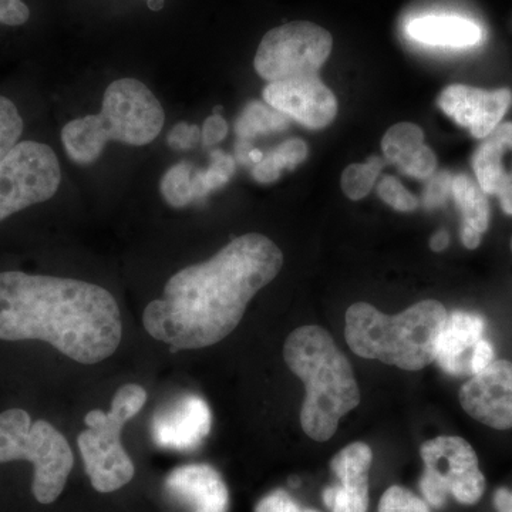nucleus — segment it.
I'll use <instances>...</instances> for the list:
<instances>
[{
  "label": "nucleus",
  "instance_id": "f257e3e1",
  "mask_svg": "<svg viewBox=\"0 0 512 512\" xmlns=\"http://www.w3.org/2000/svg\"><path fill=\"white\" fill-rule=\"evenodd\" d=\"M282 265L284 254L265 235L232 239L208 261L170 278L163 298L144 309V329L175 349L217 345L238 328L249 302L274 281Z\"/></svg>",
  "mask_w": 512,
  "mask_h": 512
},
{
  "label": "nucleus",
  "instance_id": "f03ea898",
  "mask_svg": "<svg viewBox=\"0 0 512 512\" xmlns=\"http://www.w3.org/2000/svg\"><path fill=\"white\" fill-rule=\"evenodd\" d=\"M123 320L107 289L77 279L0 271V342H42L82 365L119 349Z\"/></svg>",
  "mask_w": 512,
  "mask_h": 512
},
{
  "label": "nucleus",
  "instance_id": "7ed1b4c3",
  "mask_svg": "<svg viewBox=\"0 0 512 512\" xmlns=\"http://www.w3.org/2000/svg\"><path fill=\"white\" fill-rule=\"evenodd\" d=\"M284 359L293 375L305 383L302 429L315 441H326L339 421L360 403V390L349 360L328 330L302 326L286 339Z\"/></svg>",
  "mask_w": 512,
  "mask_h": 512
},
{
  "label": "nucleus",
  "instance_id": "20e7f679",
  "mask_svg": "<svg viewBox=\"0 0 512 512\" xmlns=\"http://www.w3.org/2000/svg\"><path fill=\"white\" fill-rule=\"evenodd\" d=\"M447 318L446 308L431 299L394 316L359 302L346 312L345 338L357 356L414 372L436 360L437 342Z\"/></svg>",
  "mask_w": 512,
  "mask_h": 512
},
{
  "label": "nucleus",
  "instance_id": "39448f33",
  "mask_svg": "<svg viewBox=\"0 0 512 512\" xmlns=\"http://www.w3.org/2000/svg\"><path fill=\"white\" fill-rule=\"evenodd\" d=\"M165 114L153 92L136 79L116 80L107 87L99 114L69 121L62 143L74 163L99 160L109 141L128 146H147L163 130Z\"/></svg>",
  "mask_w": 512,
  "mask_h": 512
},
{
  "label": "nucleus",
  "instance_id": "423d86ee",
  "mask_svg": "<svg viewBox=\"0 0 512 512\" xmlns=\"http://www.w3.org/2000/svg\"><path fill=\"white\" fill-rule=\"evenodd\" d=\"M29 463L32 494L39 504L55 503L74 466L69 441L45 419L33 420L22 407L0 412V464Z\"/></svg>",
  "mask_w": 512,
  "mask_h": 512
},
{
  "label": "nucleus",
  "instance_id": "0eeeda50",
  "mask_svg": "<svg viewBox=\"0 0 512 512\" xmlns=\"http://www.w3.org/2000/svg\"><path fill=\"white\" fill-rule=\"evenodd\" d=\"M146 402L144 387L128 383L114 394L110 412L93 410L86 414L87 430L77 437V446L90 483L99 493H113L133 480L136 467L121 444V431Z\"/></svg>",
  "mask_w": 512,
  "mask_h": 512
},
{
  "label": "nucleus",
  "instance_id": "6e6552de",
  "mask_svg": "<svg viewBox=\"0 0 512 512\" xmlns=\"http://www.w3.org/2000/svg\"><path fill=\"white\" fill-rule=\"evenodd\" d=\"M424 470L420 490L427 503L440 508L451 494L458 503H478L485 491V477L476 451L461 437L440 436L421 446Z\"/></svg>",
  "mask_w": 512,
  "mask_h": 512
},
{
  "label": "nucleus",
  "instance_id": "1a4fd4ad",
  "mask_svg": "<svg viewBox=\"0 0 512 512\" xmlns=\"http://www.w3.org/2000/svg\"><path fill=\"white\" fill-rule=\"evenodd\" d=\"M62 170L52 147L20 141L0 161V224L13 215L55 197Z\"/></svg>",
  "mask_w": 512,
  "mask_h": 512
},
{
  "label": "nucleus",
  "instance_id": "9d476101",
  "mask_svg": "<svg viewBox=\"0 0 512 512\" xmlns=\"http://www.w3.org/2000/svg\"><path fill=\"white\" fill-rule=\"evenodd\" d=\"M332 47L328 30L306 20H296L266 33L256 52L255 70L269 83L318 76Z\"/></svg>",
  "mask_w": 512,
  "mask_h": 512
},
{
  "label": "nucleus",
  "instance_id": "9b49d317",
  "mask_svg": "<svg viewBox=\"0 0 512 512\" xmlns=\"http://www.w3.org/2000/svg\"><path fill=\"white\" fill-rule=\"evenodd\" d=\"M264 99L268 106L312 130L328 127L338 114L335 94L318 76L269 83Z\"/></svg>",
  "mask_w": 512,
  "mask_h": 512
},
{
  "label": "nucleus",
  "instance_id": "f8f14e48",
  "mask_svg": "<svg viewBox=\"0 0 512 512\" xmlns=\"http://www.w3.org/2000/svg\"><path fill=\"white\" fill-rule=\"evenodd\" d=\"M458 397L473 419L491 429H512V363L495 360L471 376Z\"/></svg>",
  "mask_w": 512,
  "mask_h": 512
},
{
  "label": "nucleus",
  "instance_id": "ddd939ff",
  "mask_svg": "<svg viewBox=\"0 0 512 512\" xmlns=\"http://www.w3.org/2000/svg\"><path fill=\"white\" fill-rule=\"evenodd\" d=\"M437 104L458 126L467 128L471 136L484 140L500 126L511 107L512 93L508 89L485 92L476 87L453 84L441 92Z\"/></svg>",
  "mask_w": 512,
  "mask_h": 512
},
{
  "label": "nucleus",
  "instance_id": "4468645a",
  "mask_svg": "<svg viewBox=\"0 0 512 512\" xmlns=\"http://www.w3.org/2000/svg\"><path fill=\"white\" fill-rule=\"evenodd\" d=\"M211 426L207 402L195 394H185L156 413L151 436L164 450L194 451L207 439Z\"/></svg>",
  "mask_w": 512,
  "mask_h": 512
},
{
  "label": "nucleus",
  "instance_id": "2eb2a0df",
  "mask_svg": "<svg viewBox=\"0 0 512 512\" xmlns=\"http://www.w3.org/2000/svg\"><path fill=\"white\" fill-rule=\"evenodd\" d=\"M372 448L365 443H352L333 457L330 467L339 485L323 491V501L332 512H367L369 508V470Z\"/></svg>",
  "mask_w": 512,
  "mask_h": 512
},
{
  "label": "nucleus",
  "instance_id": "dca6fc26",
  "mask_svg": "<svg viewBox=\"0 0 512 512\" xmlns=\"http://www.w3.org/2000/svg\"><path fill=\"white\" fill-rule=\"evenodd\" d=\"M165 493L184 512H228L227 484L208 464L175 468L165 480Z\"/></svg>",
  "mask_w": 512,
  "mask_h": 512
},
{
  "label": "nucleus",
  "instance_id": "f3484780",
  "mask_svg": "<svg viewBox=\"0 0 512 512\" xmlns=\"http://www.w3.org/2000/svg\"><path fill=\"white\" fill-rule=\"evenodd\" d=\"M478 185L497 195L505 214L512 215V123L500 124L485 137L473 156Z\"/></svg>",
  "mask_w": 512,
  "mask_h": 512
},
{
  "label": "nucleus",
  "instance_id": "a211bd4d",
  "mask_svg": "<svg viewBox=\"0 0 512 512\" xmlns=\"http://www.w3.org/2000/svg\"><path fill=\"white\" fill-rule=\"evenodd\" d=\"M484 329V319L476 313H451L437 342L436 362L441 369L448 375L473 376L471 359Z\"/></svg>",
  "mask_w": 512,
  "mask_h": 512
},
{
  "label": "nucleus",
  "instance_id": "6ab92c4d",
  "mask_svg": "<svg viewBox=\"0 0 512 512\" xmlns=\"http://www.w3.org/2000/svg\"><path fill=\"white\" fill-rule=\"evenodd\" d=\"M407 35L429 46H476L483 39V30L473 20L460 16H423L407 23Z\"/></svg>",
  "mask_w": 512,
  "mask_h": 512
},
{
  "label": "nucleus",
  "instance_id": "aec40b11",
  "mask_svg": "<svg viewBox=\"0 0 512 512\" xmlns=\"http://www.w3.org/2000/svg\"><path fill=\"white\" fill-rule=\"evenodd\" d=\"M451 194L463 214L461 241L464 247L476 249L480 247L481 237L490 224L487 194L481 190L480 185L464 174L453 178Z\"/></svg>",
  "mask_w": 512,
  "mask_h": 512
},
{
  "label": "nucleus",
  "instance_id": "412c9836",
  "mask_svg": "<svg viewBox=\"0 0 512 512\" xmlns=\"http://www.w3.org/2000/svg\"><path fill=\"white\" fill-rule=\"evenodd\" d=\"M289 117L275 110L274 107L265 106L259 101H252L241 116L238 117L235 124V133L239 140L251 141L252 138L262 136V134L274 133V131H284L289 127Z\"/></svg>",
  "mask_w": 512,
  "mask_h": 512
},
{
  "label": "nucleus",
  "instance_id": "4be33fe9",
  "mask_svg": "<svg viewBox=\"0 0 512 512\" xmlns=\"http://www.w3.org/2000/svg\"><path fill=\"white\" fill-rule=\"evenodd\" d=\"M424 133L413 123L394 124L382 140L386 163L402 165L413 153L423 146Z\"/></svg>",
  "mask_w": 512,
  "mask_h": 512
},
{
  "label": "nucleus",
  "instance_id": "5701e85b",
  "mask_svg": "<svg viewBox=\"0 0 512 512\" xmlns=\"http://www.w3.org/2000/svg\"><path fill=\"white\" fill-rule=\"evenodd\" d=\"M194 165L183 161L173 165L161 178L164 200L173 208H184L195 202Z\"/></svg>",
  "mask_w": 512,
  "mask_h": 512
},
{
  "label": "nucleus",
  "instance_id": "b1692460",
  "mask_svg": "<svg viewBox=\"0 0 512 512\" xmlns=\"http://www.w3.org/2000/svg\"><path fill=\"white\" fill-rule=\"evenodd\" d=\"M386 160L372 157L366 164H352L343 171L342 190L353 201L362 200L375 188L377 177L382 173Z\"/></svg>",
  "mask_w": 512,
  "mask_h": 512
},
{
  "label": "nucleus",
  "instance_id": "393cba45",
  "mask_svg": "<svg viewBox=\"0 0 512 512\" xmlns=\"http://www.w3.org/2000/svg\"><path fill=\"white\" fill-rule=\"evenodd\" d=\"M25 123L15 101L0 94V161L20 143Z\"/></svg>",
  "mask_w": 512,
  "mask_h": 512
},
{
  "label": "nucleus",
  "instance_id": "a878e982",
  "mask_svg": "<svg viewBox=\"0 0 512 512\" xmlns=\"http://www.w3.org/2000/svg\"><path fill=\"white\" fill-rule=\"evenodd\" d=\"M235 173V160L224 151L214 150L211 153V164L207 170H197L198 184L202 192L210 195L212 191L220 190L228 184Z\"/></svg>",
  "mask_w": 512,
  "mask_h": 512
},
{
  "label": "nucleus",
  "instance_id": "bb28decb",
  "mask_svg": "<svg viewBox=\"0 0 512 512\" xmlns=\"http://www.w3.org/2000/svg\"><path fill=\"white\" fill-rule=\"evenodd\" d=\"M377 194L393 210L400 212H412L419 208L420 202L412 192L406 190L397 178L392 175L384 177L377 184Z\"/></svg>",
  "mask_w": 512,
  "mask_h": 512
},
{
  "label": "nucleus",
  "instance_id": "cd10ccee",
  "mask_svg": "<svg viewBox=\"0 0 512 512\" xmlns=\"http://www.w3.org/2000/svg\"><path fill=\"white\" fill-rule=\"evenodd\" d=\"M379 512H430V510L417 495L399 485H393L380 498Z\"/></svg>",
  "mask_w": 512,
  "mask_h": 512
},
{
  "label": "nucleus",
  "instance_id": "c85d7f7f",
  "mask_svg": "<svg viewBox=\"0 0 512 512\" xmlns=\"http://www.w3.org/2000/svg\"><path fill=\"white\" fill-rule=\"evenodd\" d=\"M272 163L279 171L295 170L299 164L308 158V146L305 141L299 138H291L285 141L281 146L275 148L274 151L268 154Z\"/></svg>",
  "mask_w": 512,
  "mask_h": 512
},
{
  "label": "nucleus",
  "instance_id": "c756f323",
  "mask_svg": "<svg viewBox=\"0 0 512 512\" xmlns=\"http://www.w3.org/2000/svg\"><path fill=\"white\" fill-rule=\"evenodd\" d=\"M437 168L436 154L433 153L430 147L421 146L416 153L407 158L400 170L410 177L419 178V180H426L434 174Z\"/></svg>",
  "mask_w": 512,
  "mask_h": 512
},
{
  "label": "nucleus",
  "instance_id": "7c9ffc66",
  "mask_svg": "<svg viewBox=\"0 0 512 512\" xmlns=\"http://www.w3.org/2000/svg\"><path fill=\"white\" fill-rule=\"evenodd\" d=\"M451 185H453V178H451L450 174L441 173L436 175V177L430 181L429 185H427L423 200L424 207L431 210V208L444 205L448 194L451 192Z\"/></svg>",
  "mask_w": 512,
  "mask_h": 512
},
{
  "label": "nucleus",
  "instance_id": "2f4dec72",
  "mask_svg": "<svg viewBox=\"0 0 512 512\" xmlns=\"http://www.w3.org/2000/svg\"><path fill=\"white\" fill-rule=\"evenodd\" d=\"M201 140L200 127L195 124L178 123L168 134L167 141L174 150H191Z\"/></svg>",
  "mask_w": 512,
  "mask_h": 512
},
{
  "label": "nucleus",
  "instance_id": "473e14b6",
  "mask_svg": "<svg viewBox=\"0 0 512 512\" xmlns=\"http://www.w3.org/2000/svg\"><path fill=\"white\" fill-rule=\"evenodd\" d=\"M30 19V9L23 0H0V25L22 26Z\"/></svg>",
  "mask_w": 512,
  "mask_h": 512
},
{
  "label": "nucleus",
  "instance_id": "72a5a7b5",
  "mask_svg": "<svg viewBox=\"0 0 512 512\" xmlns=\"http://www.w3.org/2000/svg\"><path fill=\"white\" fill-rule=\"evenodd\" d=\"M255 512H303L291 495L284 490H276L266 495L256 505Z\"/></svg>",
  "mask_w": 512,
  "mask_h": 512
},
{
  "label": "nucleus",
  "instance_id": "f704fd0d",
  "mask_svg": "<svg viewBox=\"0 0 512 512\" xmlns=\"http://www.w3.org/2000/svg\"><path fill=\"white\" fill-rule=\"evenodd\" d=\"M228 134V123L220 114L208 117L201 131V140L204 146L212 147L220 144Z\"/></svg>",
  "mask_w": 512,
  "mask_h": 512
},
{
  "label": "nucleus",
  "instance_id": "c9c22d12",
  "mask_svg": "<svg viewBox=\"0 0 512 512\" xmlns=\"http://www.w3.org/2000/svg\"><path fill=\"white\" fill-rule=\"evenodd\" d=\"M494 362V348L488 340L481 339L477 343L476 349H474L473 359H471V370H473V376L477 373L483 372L485 367L491 365Z\"/></svg>",
  "mask_w": 512,
  "mask_h": 512
},
{
  "label": "nucleus",
  "instance_id": "e433bc0d",
  "mask_svg": "<svg viewBox=\"0 0 512 512\" xmlns=\"http://www.w3.org/2000/svg\"><path fill=\"white\" fill-rule=\"evenodd\" d=\"M494 504L498 512H512V493L507 488H500L494 495Z\"/></svg>",
  "mask_w": 512,
  "mask_h": 512
},
{
  "label": "nucleus",
  "instance_id": "4c0bfd02",
  "mask_svg": "<svg viewBox=\"0 0 512 512\" xmlns=\"http://www.w3.org/2000/svg\"><path fill=\"white\" fill-rule=\"evenodd\" d=\"M252 146L251 141L247 140H239L237 143V148H235V153H237V160L241 164H249L251 160H249V153H251Z\"/></svg>",
  "mask_w": 512,
  "mask_h": 512
},
{
  "label": "nucleus",
  "instance_id": "58836bf2",
  "mask_svg": "<svg viewBox=\"0 0 512 512\" xmlns=\"http://www.w3.org/2000/svg\"><path fill=\"white\" fill-rule=\"evenodd\" d=\"M450 244V235L446 231H439L430 241V247L433 251L441 252L444 251Z\"/></svg>",
  "mask_w": 512,
  "mask_h": 512
},
{
  "label": "nucleus",
  "instance_id": "ea45409f",
  "mask_svg": "<svg viewBox=\"0 0 512 512\" xmlns=\"http://www.w3.org/2000/svg\"><path fill=\"white\" fill-rule=\"evenodd\" d=\"M264 157V153L261 150H256V148H252L251 153H249V160L254 164L261 163Z\"/></svg>",
  "mask_w": 512,
  "mask_h": 512
},
{
  "label": "nucleus",
  "instance_id": "a19ab883",
  "mask_svg": "<svg viewBox=\"0 0 512 512\" xmlns=\"http://www.w3.org/2000/svg\"><path fill=\"white\" fill-rule=\"evenodd\" d=\"M164 6V0H148V8L151 10H160Z\"/></svg>",
  "mask_w": 512,
  "mask_h": 512
},
{
  "label": "nucleus",
  "instance_id": "79ce46f5",
  "mask_svg": "<svg viewBox=\"0 0 512 512\" xmlns=\"http://www.w3.org/2000/svg\"><path fill=\"white\" fill-rule=\"evenodd\" d=\"M303 512H318V511H315V510H306V511H303Z\"/></svg>",
  "mask_w": 512,
  "mask_h": 512
},
{
  "label": "nucleus",
  "instance_id": "37998d69",
  "mask_svg": "<svg viewBox=\"0 0 512 512\" xmlns=\"http://www.w3.org/2000/svg\"><path fill=\"white\" fill-rule=\"evenodd\" d=\"M511 249H512V241H511Z\"/></svg>",
  "mask_w": 512,
  "mask_h": 512
}]
</instances>
